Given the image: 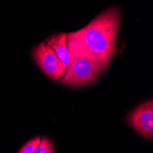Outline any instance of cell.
<instances>
[{"label": "cell", "mask_w": 153, "mask_h": 153, "mask_svg": "<svg viewBox=\"0 0 153 153\" xmlns=\"http://www.w3.org/2000/svg\"><path fill=\"white\" fill-rule=\"evenodd\" d=\"M121 10L112 7L95 17L82 29L68 33L90 56L107 68L117 51Z\"/></svg>", "instance_id": "6da1fadb"}, {"label": "cell", "mask_w": 153, "mask_h": 153, "mask_svg": "<svg viewBox=\"0 0 153 153\" xmlns=\"http://www.w3.org/2000/svg\"><path fill=\"white\" fill-rule=\"evenodd\" d=\"M67 42L71 52V60L65 74L60 82L62 85L71 87L86 86L95 82L106 68L90 56L68 33Z\"/></svg>", "instance_id": "7a4b0ae2"}, {"label": "cell", "mask_w": 153, "mask_h": 153, "mask_svg": "<svg viewBox=\"0 0 153 153\" xmlns=\"http://www.w3.org/2000/svg\"><path fill=\"white\" fill-rule=\"evenodd\" d=\"M32 57L40 70L54 82L60 81L66 73V68L46 42H41L33 49Z\"/></svg>", "instance_id": "3957f363"}, {"label": "cell", "mask_w": 153, "mask_h": 153, "mask_svg": "<svg viewBox=\"0 0 153 153\" xmlns=\"http://www.w3.org/2000/svg\"><path fill=\"white\" fill-rule=\"evenodd\" d=\"M127 122L138 134L145 138L153 136V102L148 100L129 113Z\"/></svg>", "instance_id": "277c9868"}, {"label": "cell", "mask_w": 153, "mask_h": 153, "mask_svg": "<svg viewBox=\"0 0 153 153\" xmlns=\"http://www.w3.org/2000/svg\"><path fill=\"white\" fill-rule=\"evenodd\" d=\"M45 42L53 51L62 64L67 69L71 60V52L67 42V33H56L50 36Z\"/></svg>", "instance_id": "5b68a950"}, {"label": "cell", "mask_w": 153, "mask_h": 153, "mask_svg": "<svg viewBox=\"0 0 153 153\" xmlns=\"http://www.w3.org/2000/svg\"><path fill=\"white\" fill-rule=\"evenodd\" d=\"M41 141V137H36L32 140L27 141L19 150L18 153H35L38 146L39 145Z\"/></svg>", "instance_id": "8992f818"}, {"label": "cell", "mask_w": 153, "mask_h": 153, "mask_svg": "<svg viewBox=\"0 0 153 153\" xmlns=\"http://www.w3.org/2000/svg\"><path fill=\"white\" fill-rule=\"evenodd\" d=\"M35 153H54V146L48 137H42Z\"/></svg>", "instance_id": "52a82bcc"}]
</instances>
